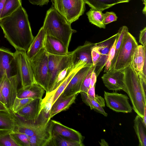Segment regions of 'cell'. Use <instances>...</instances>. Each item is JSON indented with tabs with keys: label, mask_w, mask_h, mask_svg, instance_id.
Returning <instances> with one entry per match:
<instances>
[{
	"label": "cell",
	"mask_w": 146,
	"mask_h": 146,
	"mask_svg": "<svg viewBox=\"0 0 146 146\" xmlns=\"http://www.w3.org/2000/svg\"><path fill=\"white\" fill-rule=\"evenodd\" d=\"M143 122L146 127V107L144 108V115L142 118Z\"/></svg>",
	"instance_id": "obj_45"
},
{
	"label": "cell",
	"mask_w": 146,
	"mask_h": 146,
	"mask_svg": "<svg viewBox=\"0 0 146 146\" xmlns=\"http://www.w3.org/2000/svg\"><path fill=\"white\" fill-rule=\"evenodd\" d=\"M17 75L21 87H25L36 82L30 60L26 52L16 50L14 53Z\"/></svg>",
	"instance_id": "obj_7"
},
{
	"label": "cell",
	"mask_w": 146,
	"mask_h": 146,
	"mask_svg": "<svg viewBox=\"0 0 146 146\" xmlns=\"http://www.w3.org/2000/svg\"><path fill=\"white\" fill-rule=\"evenodd\" d=\"M36 83L46 92L48 85V54L44 47L30 59Z\"/></svg>",
	"instance_id": "obj_5"
},
{
	"label": "cell",
	"mask_w": 146,
	"mask_h": 146,
	"mask_svg": "<svg viewBox=\"0 0 146 146\" xmlns=\"http://www.w3.org/2000/svg\"><path fill=\"white\" fill-rule=\"evenodd\" d=\"M91 56L93 65L95 66L101 57L100 53L95 44L92 49Z\"/></svg>",
	"instance_id": "obj_40"
},
{
	"label": "cell",
	"mask_w": 146,
	"mask_h": 146,
	"mask_svg": "<svg viewBox=\"0 0 146 146\" xmlns=\"http://www.w3.org/2000/svg\"><path fill=\"white\" fill-rule=\"evenodd\" d=\"M5 73L8 78L17 75L15 60L14 53L0 48V80Z\"/></svg>",
	"instance_id": "obj_11"
},
{
	"label": "cell",
	"mask_w": 146,
	"mask_h": 146,
	"mask_svg": "<svg viewBox=\"0 0 146 146\" xmlns=\"http://www.w3.org/2000/svg\"><path fill=\"white\" fill-rule=\"evenodd\" d=\"M21 0H5L0 19L8 16L21 6Z\"/></svg>",
	"instance_id": "obj_30"
},
{
	"label": "cell",
	"mask_w": 146,
	"mask_h": 146,
	"mask_svg": "<svg viewBox=\"0 0 146 146\" xmlns=\"http://www.w3.org/2000/svg\"><path fill=\"white\" fill-rule=\"evenodd\" d=\"M45 91L41 86L35 82L25 87H21L18 90L17 97L21 98L42 99Z\"/></svg>",
	"instance_id": "obj_21"
},
{
	"label": "cell",
	"mask_w": 146,
	"mask_h": 146,
	"mask_svg": "<svg viewBox=\"0 0 146 146\" xmlns=\"http://www.w3.org/2000/svg\"><path fill=\"white\" fill-rule=\"evenodd\" d=\"M103 23L106 25L112 22L116 21L117 19L116 14L114 12H106L105 13H104Z\"/></svg>",
	"instance_id": "obj_39"
},
{
	"label": "cell",
	"mask_w": 146,
	"mask_h": 146,
	"mask_svg": "<svg viewBox=\"0 0 146 146\" xmlns=\"http://www.w3.org/2000/svg\"><path fill=\"white\" fill-rule=\"evenodd\" d=\"M123 70H110L105 72L101 78L105 86L109 90L117 91L125 88Z\"/></svg>",
	"instance_id": "obj_12"
},
{
	"label": "cell",
	"mask_w": 146,
	"mask_h": 146,
	"mask_svg": "<svg viewBox=\"0 0 146 146\" xmlns=\"http://www.w3.org/2000/svg\"><path fill=\"white\" fill-rule=\"evenodd\" d=\"M118 36V33L100 42L95 43L101 54V57L95 65L94 71L97 77L102 71L105 65L110 50Z\"/></svg>",
	"instance_id": "obj_13"
},
{
	"label": "cell",
	"mask_w": 146,
	"mask_h": 146,
	"mask_svg": "<svg viewBox=\"0 0 146 146\" xmlns=\"http://www.w3.org/2000/svg\"><path fill=\"white\" fill-rule=\"evenodd\" d=\"M45 34L42 27L31 43L27 54L30 59L33 57L42 48L44 47Z\"/></svg>",
	"instance_id": "obj_25"
},
{
	"label": "cell",
	"mask_w": 146,
	"mask_h": 146,
	"mask_svg": "<svg viewBox=\"0 0 146 146\" xmlns=\"http://www.w3.org/2000/svg\"><path fill=\"white\" fill-rule=\"evenodd\" d=\"M16 126L12 110H0V130H7L13 131Z\"/></svg>",
	"instance_id": "obj_26"
},
{
	"label": "cell",
	"mask_w": 146,
	"mask_h": 146,
	"mask_svg": "<svg viewBox=\"0 0 146 146\" xmlns=\"http://www.w3.org/2000/svg\"><path fill=\"white\" fill-rule=\"evenodd\" d=\"M17 75L8 77L5 73L0 80V89L4 101V105L8 110H11L17 97L19 83Z\"/></svg>",
	"instance_id": "obj_9"
},
{
	"label": "cell",
	"mask_w": 146,
	"mask_h": 146,
	"mask_svg": "<svg viewBox=\"0 0 146 146\" xmlns=\"http://www.w3.org/2000/svg\"><path fill=\"white\" fill-rule=\"evenodd\" d=\"M139 42L143 46H146V27L140 32Z\"/></svg>",
	"instance_id": "obj_41"
},
{
	"label": "cell",
	"mask_w": 146,
	"mask_h": 146,
	"mask_svg": "<svg viewBox=\"0 0 146 146\" xmlns=\"http://www.w3.org/2000/svg\"><path fill=\"white\" fill-rule=\"evenodd\" d=\"M71 24L52 7L47 11L42 27L46 35L58 39L68 48L73 33L76 32Z\"/></svg>",
	"instance_id": "obj_2"
},
{
	"label": "cell",
	"mask_w": 146,
	"mask_h": 146,
	"mask_svg": "<svg viewBox=\"0 0 146 146\" xmlns=\"http://www.w3.org/2000/svg\"><path fill=\"white\" fill-rule=\"evenodd\" d=\"M97 77L96 73L94 71H93L92 72L91 76L90 87H92L95 84H96Z\"/></svg>",
	"instance_id": "obj_44"
},
{
	"label": "cell",
	"mask_w": 146,
	"mask_h": 146,
	"mask_svg": "<svg viewBox=\"0 0 146 146\" xmlns=\"http://www.w3.org/2000/svg\"><path fill=\"white\" fill-rule=\"evenodd\" d=\"M72 52L66 55L60 56L48 54V91L46 95L50 94L52 90L56 75L61 70L71 64Z\"/></svg>",
	"instance_id": "obj_8"
},
{
	"label": "cell",
	"mask_w": 146,
	"mask_h": 146,
	"mask_svg": "<svg viewBox=\"0 0 146 146\" xmlns=\"http://www.w3.org/2000/svg\"><path fill=\"white\" fill-rule=\"evenodd\" d=\"M95 86L96 84L93 86L90 87L86 93L89 96L93 99H94L96 95L95 94Z\"/></svg>",
	"instance_id": "obj_43"
},
{
	"label": "cell",
	"mask_w": 146,
	"mask_h": 146,
	"mask_svg": "<svg viewBox=\"0 0 146 146\" xmlns=\"http://www.w3.org/2000/svg\"><path fill=\"white\" fill-rule=\"evenodd\" d=\"M11 136L19 146H30L29 137L21 133L12 131Z\"/></svg>",
	"instance_id": "obj_36"
},
{
	"label": "cell",
	"mask_w": 146,
	"mask_h": 146,
	"mask_svg": "<svg viewBox=\"0 0 146 146\" xmlns=\"http://www.w3.org/2000/svg\"><path fill=\"white\" fill-rule=\"evenodd\" d=\"M91 66L84 67L79 70L72 78L59 96L64 97L80 93L84 78Z\"/></svg>",
	"instance_id": "obj_14"
},
{
	"label": "cell",
	"mask_w": 146,
	"mask_h": 146,
	"mask_svg": "<svg viewBox=\"0 0 146 146\" xmlns=\"http://www.w3.org/2000/svg\"><path fill=\"white\" fill-rule=\"evenodd\" d=\"M125 88L133 106V109L142 118L146 107V95L144 94L137 75L130 65L124 69Z\"/></svg>",
	"instance_id": "obj_3"
},
{
	"label": "cell",
	"mask_w": 146,
	"mask_h": 146,
	"mask_svg": "<svg viewBox=\"0 0 146 146\" xmlns=\"http://www.w3.org/2000/svg\"><path fill=\"white\" fill-rule=\"evenodd\" d=\"M53 94H50L46 95L45 97L42 99L40 113L36 121L37 123L45 125L50 121Z\"/></svg>",
	"instance_id": "obj_22"
},
{
	"label": "cell",
	"mask_w": 146,
	"mask_h": 146,
	"mask_svg": "<svg viewBox=\"0 0 146 146\" xmlns=\"http://www.w3.org/2000/svg\"><path fill=\"white\" fill-rule=\"evenodd\" d=\"M5 36L16 50L27 52L33 36L27 13L22 6L11 15L0 19Z\"/></svg>",
	"instance_id": "obj_1"
},
{
	"label": "cell",
	"mask_w": 146,
	"mask_h": 146,
	"mask_svg": "<svg viewBox=\"0 0 146 146\" xmlns=\"http://www.w3.org/2000/svg\"><path fill=\"white\" fill-rule=\"evenodd\" d=\"M53 7L70 24L78 20L86 10L84 0H51Z\"/></svg>",
	"instance_id": "obj_4"
},
{
	"label": "cell",
	"mask_w": 146,
	"mask_h": 146,
	"mask_svg": "<svg viewBox=\"0 0 146 146\" xmlns=\"http://www.w3.org/2000/svg\"><path fill=\"white\" fill-rule=\"evenodd\" d=\"M42 99H33L16 114L25 121L36 122L40 113Z\"/></svg>",
	"instance_id": "obj_18"
},
{
	"label": "cell",
	"mask_w": 146,
	"mask_h": 146,
	"mask_svg": "<svg viewBox=\"0 0 146 146\" xmlns=\"http://www.w3.org/2000/svg\"><path fill=\"white\" fill-rule=\"evenodd\" d=\"M95 43L86 41L84 44L77 47L72 51V62L73 66L81 61L88 66L93 65L91 56V50Z\"/></svg>",
	"instance_id": "obj_15"
},
{
	"label": "cell",
	"mask_w": 146,
	"mask_h": 146,
	"mask_svg": "<svg viewBox=\"0 0 146 146\" xmlns=\"http://www.w3.org/2000/svg\"><path fill=\"white\" fill-rule=\"evenodd\" d=\"M33 99L31 98H21L17 97L15 100L12 110L16 114Z\"/></svg>",
	"instance_id": "obj_37"
},
{
	"label": "cell",
	"mask_w": 146,
	"mask_h": 146,
	"mask_svg": "<svg viewBox=\"0 0 146 146\" xmlns=\"http://www.w3.org/2000/svg\"><path fill=\"white\" fill-rule=\"evenodd\" d=\"M44 47L48 54L63 56L67 55L69 52L68 48L61 41L50 35L45 36Z\"/></svg>",
	"instance_id": "obj_20"
},
{
	"label": "cell",
	"mask_w": 146,
	"mask_h": 146,
	"mask_svg": "<svg viewBox=\"0 0 146 146\" xmlns=\"http://www.w3.org/2000/svg\"><path fill=\"white\" fill-rule=\"evenodd\" d=\"M12 131L7 130H0V146H19L11 136Z\"/></svg>",
	"instance_id": "obj_35"
},
{
	"label": "cell",
	"mask_w": 146,
	"mask_h": 146,
	"mask_svg": "<svg viewBox=\"0 0 146 146\" xmlns=\"http://www.w3.org/2000/svg\"><path fill=\"white\" fill-rule=\"evenodd\" d=\"M8 110L3 104L0 102V110Z\"/></svg>",
	"instance_id": "obj_49"
},
{
	"label": "cell",
	"mask_w": 146,
	"mask_h": 146,
	"mask_svg": "<svg viewBox=\"0 0 146 146\" xmlns=\"http://www.w3.org/2000/svg\"><path fill=\"white\" fill-rule=\"evenodd\" d=\"M29 1L32 4L40 6L47 4L49 1V0H29Z\"/></svg>",
	"instance_id": "obj_42"
},
{
	"label": "cell",
	"mask_w": 146,
	"mask_h": 146,
	"mask_svg": "<svg viewBox=\"0 0 146 146\" xmlns=\"http://www.w3.org/2000/svg\"><path fill=\"white\" fill-rule=\"evenodd\" d=\"M104 96L106 106L113 111L125 113L132 112L133 108L129 103V98L127 95L105 91Z\"/></svg>",
	"instance_id": "obj_10"
},
{
	"label": "cell",
	"mask_w": 146,
	"mask_h": 146,
	"mask_svg": "<svg viewBox=\"0 0 146 146\" xmlns=\"http://www.w3.org/2000/svg\"><path fill=\"white\" fill-rule=\"evenodd\" d=\"M85 3L94 9L102 11L117 4L118 0H84Z\"/></svg>",
	"instance_id": "obj_28"
},
{
	"label": "cell",
	"mask_w": 146,
	"mask_h": 146,
	"mask_svg": "<svg viewBox=\"0 0 146 146\" xmlns=\"http://www.w3.org/2000/svg\"><path fill=\"white\" fill-rule=\"evenodd\" d=\"M128 31V28L125 26H123L119 29L118 34L115 46V53L114 57L111 61V66L110 70H112L115 64L117 55L119 50L120 48L122 41L126 33Z\"/></svg>",
	"instance_id": "obj_34"
},
{
	"label": "cell",
	"mask_w": 146,
	"mask_h": 146,
	"mask_svg": "<svg viewBox=\"0 0 146 146\" xmlns=\"http://www.w3.org/2000/svg\"><path fill=\"white\" fill-rule=\"evenodd\" d=\"M138 44L135 38L129 31L125 34L113 69L123 70L129 65Z\"/></svg>",
	"instance_id": "obj_6"
},
{
	"label": "cell",
	"mask_w": 146,
	"mask_h": 146,
	"mask_svg": "<svg viewBox=\"0 0 146 146\" xmlns=\"http://www.w3.org/2000/svg\"><path fill=\"white\" fill-rule=\"evenodd\" d=\"M86 15L90 23L100 28L105 29L106 25L103 23L104 13L102 11L91 8Z\"/></svg>",
	"instance_id": "obj_29"
},
{
	"label": "cell",
	"mask_w": 146,
	"mask_h": 146,
	"mask_svg": "<svg viewBox=\"0 0 146 146\" xmlns=\"http://www.w3.org/2000/svg\"><path fill=\"white\" fill-rule=\"evenodd\" d=\"M100 145L101 146H108V143L105 141L104 139H102L101 140V141L100 142Z\"/></svg>",
	"instance_id": "obj_48"
},
{
	"label": "cell",
	"mask_w": 146,
	"mask_h": 146,
	"mask_svg": "<svg viewBox=\"0 0 146 146\" xmlns=\"http://www.w3.org/2000/svg\"><path fill=\"white\" fill-rule=\"evenodd\" d=\"M5 0H0V16L3 9Z\"/></svg>",
	"instance_id": "obj_46"
},
{
	"label": "cell",
	"mask_w": 146,
	"mask_h": 146,
	"mask_svg": "<svg viewBox=\"0 0 146 146\" xmlns=\"http://www.w3.org/2000/svg\"><path fill=\"white\" fill-rule=\"evenodd\" d=\"M143 2V4L145 5L143 9V14H145V15H146V0H142Z\"/></svg>",
	"instance_id": "obj_50"
},
{
	"label": "cell",
	"mask_w": 146,
	"mask_h": 146,
	"mask_svg": "<svg viewBox=\"0 0 146 146\" xmlns=\"http://www.w3.org/2000/svg\"><path fill=\"white\" fill-rule=\"evenodd\" d=\"M50 120L53 132L70 140L83 143L84 137L79 131L67 127L58 121Z\"/></svg>",
	"instance_id": "obj_19"
},
{
	"label": "cell",
	"mask_w": 146,
	"mask_h": 146,
	"mask_svg": "<svg viewBox=\"0 0 146 146\" xmlns=\"http://www.w3.org/2000/svg\"><path fill=\"white\" fill-rule=\"evenodd\" d=\"M0 102L4 105V98L0 89Z\"/></svg>",
	"instance_id": "obj_47"
},
{
	"label": "cell",
	"mask_w": 146,
	"mask_h": 146,
	"mask_svg": "<svg viewBox=\"0 0 146 146\" xmlns=\"http://www.w3.org/2000/svg\"><path fill=\"white\" fill-rule=\"evenodd\" d=\"M80 93L82 101L86 105L90 106L91 110H94L96 112L102 114L105 117L107 116V113L95 99L89 96L86 93L81 92Z\"/></svg>",
	"instance_id": "obj_31"
},
{
	"label": "cell",
	"mask_w": 146,
	"mask_h": 146,
	"mask_svg": "<svg viewBox=\"0 0 146 146\" xmlns=\"http://www.w3.org/2000/svg\"><path fill=\"white\" fill-rule=\"evenodd\" d=\"M78 94L64 97L59 96L52 104L51 110L50 117L57 113L68 109L74 103Z\"/></svg>",
	"instance_id": "obj_23"
},
{
	"label": "cell",
	"mask_w": 146,
	"mask_h": 146,
	"mask_svg": "<svg viewBox=\"0 0 146 146\" xmlns=\"http://www.w3.org/2000/svg\"><path fill=\"white\" fill-rule=\"evenodd\" d=\"M120 3H127L130 0H118Z\"/></svg>",
	"instance_id": "obj_51"
},
{
	"label": "cell",
	"mask_w": 146,
	"mask_h": 146,
	"mask_svg": "<svg viewBox=\"0 0 146 146\" xmlns=\"http://www.w3.org/2000/svg\"><path fill=\"white\" fill-rule=\"evenodd\" d=\"M134 122L133 127L139 140V146H146V127L143 122L142 118L137 115Z\"/></svg>",
	"instance_id": "obj_27"
},
{
	"label": "cell",
	"mask_w": 146,
	"mask_h": 146,
	"mask_svg": "<svg viewBox=\"0 0 146 146\" xmlns=\"http://www.w3.org/2000/svg\"><path fill=\"white\" fill-rule=\"evenodd\" d=\"M74 68L72 63L60 71L56 75L52 91L53 93L71 73Z\"/></svg>",
	"instance_id": "obj_33"
},
{
	"label": "cell",
	"mask_w": 146,
	"mask_h": 146,
	"mask_svg": "<svg viewBox=\"0 0 146 146\" xmlns=\"http://www.w3.org/2000/svg\"><path fill=\"white\" fill-rule=\"evenodd\" d=\"M95 67V66H92L87 73L83 82L80 89V92H82L86 93L90 88L92 73L94 71Z\"/></svg>",
	"instance_id": "obj_38"
},
{
	"label": "cell",
	"mask_w": 146,
	"mask_h": 146,
	"mask_svg": "<svg viewBox=\"0 0 146 146\" xmlns=\"http://www.w3.org/2000/svg\"><path fill=\"white\" fill-rule=\"evenodd\" d=\"M12 113L16 123V126L13 132L22 133L29 137L39 132L48 124L44 125L36 122L35 123L26 121L18 116L13 111Z\"/></svg>",
	"instance_id": "obj_16"
},
{
	"label": "cell",
	"mask_w": 146,
	"mask_h": 146,
	"mask_svg": "<svg viewBox=\"0 0 146 146\" xmlns=\"http://www.w3.org/2000/svg\"><path fill=\"white\" fill-rule=\"evenodd\" d=\"M146 46L138 45L133 54L130 64L135 73L142 71L146 66Z\"/></svg>",
	"instance_id": "obj_24"
},
{
	"label": "cell",
	"mask_w": 146,
	"mask_h": 146,
	"mask_svg": "<svg viewBox=\"0 0 146 146\" xmlns=\"http://www.w3.org/2000/svg\"><path fill=\"white\" fill-rule=\"evenodd\" d=\"M52 146H83L81 143L70 140L52 131Z\"/></svg>",
	"instance_id": "obj_32"
},
{
	"label": "cell",
	"mask_w": 146,
	"mask_h": 146,
	"mask_svg": "<svg viewBox=\"0 0 146 146\" xmlns=\"http://www.w3.org/2000/svg\"><path fill=\"white\" fill-rule=\"evenodd\" d=\"M52 138V125L50 119L45 127L29 137L30 146H51Z\"/></svg>",
	"instance_id": "obj_17"
}]
</instances>
